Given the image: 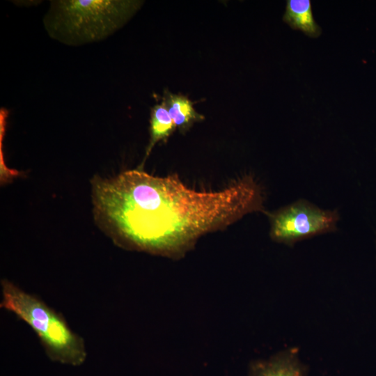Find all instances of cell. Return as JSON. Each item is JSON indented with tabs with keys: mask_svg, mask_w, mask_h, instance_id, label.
<instances>
[{
	"mask_svg": "<svg viewBox=\"0 0 376 376\" xmlns=\"http://www.w3.org/2000/svg\"><path fill=\"white\" fill-rule=\"evenodd\" d=\"M97 219L127 249L178 258L202 235L260 210V187L250 177L216 191H196L176 175L130 170L93 185Z\"/></svg>",
	"mask_w": 376,
	"mask_h": 376,
	"instance_id": "cell-1",
	"label": "cell"
},
{
	"mask_svg": "<svg viewBox=\"0 0 376 376\" xmlns=\"http://www.w3.org/2000/svg\"><path fill=\"white\" fill-rule=\"evenodd\" d=\"M141 4L139 1H52L44 24L52 38L68 45H84L113 33Z\"/></svg>",
	"mask_w": 376,
	"mask_h": 376,
	"instance_id": "cell-2",
	"label": "cell"
},
{
	"mask_svg": "<svg viewBox=\"0 0 376 376\" xmlns=\"http://www.w3.org/2000/svg\"><path fill=\"white\" fill-rule=\"evenodd\" d=\"M1 285L0 307L13 313L35 331L50 359L72 366L84 361V341L70 329L63 315L7 279L2 280Z\"/></svg>",
	"mask_w": 376,
	"mask_h": 376,
	"instance_id": "cell-3",
	"label": "cell"
},
{
	"mask_svg": "<svg viewBox=\"0 0 376 376\" xmlns=\"http://www.w3.org/2000/svg\"><path fill=\"white\" fill-rule=\"evenodd\" d=\"M270 220L272 237L291 243L333 229L337 215L299 201L272 214Z\"/></svg>",
	"mask_w": 376,
	"mask_h": 376,
	"instance_id": "cell-4",
	"label": "cell"
},
{
	"mask_svg": "<svg viewBox=\"0 0 376 376\" xmlns=\"http://www.w3.org/2000/svg\"><path fill=\"white\" fill-rule=\"evenodd\" d=\"M249 376H304L303 367L295 352L286 351L256 361Z\"/></svg>",
	"mask_w": 376,
	"mask_h": 376,
	"instance_id": "cell-5",
	"label": "cell"
},
{
	"mask_svg": "<svg viewBox=\"0 0 376 376\" xmlns=\"http://www.w3.org/2000/svg\"><path fill=\"white\" fill-rule=\"evenodd\" d=\"M162 100L165 103L175 127L180 132L187 131L194 123L204 119V116L195 110L194 103L186 96L166 91Z\"/></svg>",
	"mask_w": 376,
	"mask_h": 376,
	"instance_id": "cell-6",
	"label": "cell"
},
{
	"mask_svg": "<svg viewBox=\"0 0 376 376\" xmlns=\"http://www.w3.org/2000/svg\"><path fill=\"white\" fill-rule=\"evenodd\" d=\"M283 20L292 29L300 30L309 37H318L321 33L314 20L309 0L287 1Z\"/></svg>",
	"mask_w": 376,
	"mask_h": 376,
	"instance_id": "cell-7",
	"label": "cell"
},
{
	"mask_svg": "<svg viewBox=\"0 0 376 376\" xmlns=\"http://www.w3.org/2000/svg\"><path fill=\"white\" fill-rule=\"evenodd\" d=\"M176 127L172 120L165 103L156 104L150 112V140L146 148L143 162L150 155L156 143L166 141L174 132Z\"/></svg>",
	"mask_w": 376,
	"mask_h": 376,
	"instance_id": "cell-8",
	"label": "cell"
}]
</instances>
